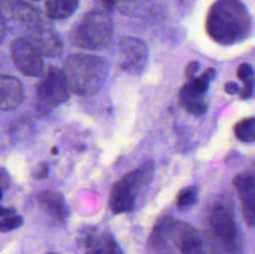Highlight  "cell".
I'll use <instances>...</instances> for the list:
<instances>
[{"label": "cell", "instance_id": "6da1fadb", "mask_svg": "<svg viewBox=\"0 0 255 254\" xmlns=\"http://www.w3.org/2000/svg\"><path fill=\"white\" fill-rule=\"evenodd\" d=\"M209 36L221 45L238 44L252 34V15L242 0H217L206 21Z\"/></svg>", "mask_w": 255, "mask_h": 254}, {"label": "cell", "instance_id": "7a4b0ae2", "mask_svg": "<svg viewBox=\"0 0 255 254\" xmlns=\"http://www.w3.org/2000/svg\"><path fill=\"white\" fill-rule=\"evenodd\" d=\"M206 243L216 254H243L241 229L228 204H216L207 218Z\"/></svg>", "mask_w": 255, "mask_h": 254}, {"label": "cell", "instance_id": "3957f363", "mask_svg": "<svg viewBox=\"0 0 255 254\" xmlns=\"http://www.w3.org/2000/svg\"><path fill=\"white\" fill-rule=\"evenodd\" d=\"M62 72L70 91L87 96L104 86L109 75V66L99 56L76 54L66 60Z\"/></svg>", "mask_w": 255, "mask_h": 254}, {"label": "cell", "instance_id": "277c9868", "mask_svg": "<svg viewBox=\"0 0 255 254\" xmlns=\"http://www.w3.org/2000/svg\"><path fill=\"white\" fill-rule=\"evenodd\" d=\"M114 25L109 15L101 10L87 12L71 32V42L85 50H101L110 44Z\"/></svg>", "mask_w": 255, "mask_h": 254}, {"label": "cell", "instance_id": "5b68a950", "mask_svg": "<svg viewBox=\"0 0 255 254\" xmlns=\"http://www.w3.org/2000/svg\"><path fill=\"white\" fill-rule=\"evenodd\" d=\"M153 172L154 163L149 161L116 182L110 194L111 211L117 214L133 211L136 206L137 194L149 183Z\"/></svg>", "mask_w": 255, "mask_h": 254}, {"label": "cell", "instance_id": "8992f818", "mask_svg": "<svg viewBox=\"0 0 255 254\" xmlns=\"http://www.w3.org/2000/svg\"><path fill=\"white\" fill-rule=\"evenodd\" d=\"M35 91L40 104L47 109H52L69 99L70 90L64 72L56 67H50L36 85Z\"/></svg>", "mask_w": 255, "mask_h": 254}, {"label": "cell", "instance_id": "52a82bcc", "mask_svg": "<svg viewBox=\"0 0 255 254\" xmlns=\"http://www.w3.org/2000/svg\"><path fill=\"white\" fill-rule=\"evenodd\" d=\"M116 56L122 70L138 75L147 65L148 47L142 40L136 37H124L117 44Z\"/></svg>", "mask_w": 255, "mask_h": 254}, {"label": "cell", "instance_id": "ba28073f", "mask_svg": "<svg viewBox=\"0 0 255 254\" xmlns=\"http://www.w3.org/2000/svg\"><path fill=\"white\" fill-rule=\"evenodd\" d=\"M11 59L17 70L27 76H39L44 70L42 56L26 37L14 40L11 44Z\"/></svg>", "mask_w": 255, "mask_h": 254}, {"label": "cell", "instance_id": "9c48e42d", "mask_svg": "<svg viewBox=\"0 0 255 254\" xmlns=\"http://www.w3.org/2000/svg\"><path fill=\"white\" fill-rule=\"evenodd\" d=\"M182 222L164 217L154 226L148 244L157 254H174L176 239Z\"/></svg>", "mask_w": 255, "mask_h": 254}, {"label": "cell", "instance_id": "30bf717a", "mask_svg": "<svg viewBox=\"0 0 255 254\" xmlns=\"http://www.w3.org/2000/svg\"><path fill=\"white\" fill-rule=\"evenodd\" d=\"M233 183L238 191L243 207V216L251 228L255 224V173L254 169H248L239 173L233 179Z\"/></svg>", "mask_w": 255, "mask_h": 254}, {"label": "cell", "instance_id": "8fae6325", "mask_svg": "<svg viewBox=\"0 0 255 254\" xmlns=\"http://www.w3.org/2000/svg\"><path fill=\"white\" fill-rule=\"evenodd\" d=\"M26 39L40 52L41 56H59L62 51L61 40L51 29L47 27H34Z\"/></svg>", "mask_w": 255, "mask_h": 254}, {"label": "cell", "instance_id": "7c38bea8", "mask_svg": "<svg viewBox=\"0 0 255 254\" xmlns=\"http://www.w3.org/2000/svg\"><path fill=\"white\" fill-rule=\"evenodd\" d=\"M176 248L181 254H216L203 238L184 222H182L177 234Z\"/></svg>", "mask_w": 255, "mask_h": 254}, {"label": "cell", "instance_id": "4fadbf2b", "mask_svg": "<svg viewBox=\"0 0 255 254\" xmlns=\"http://www.w3.org/2000/svg\"><path fill=\"white\" fill-rule=\"evenodd\" d=\"M24 89L21 82L12 76L0 74V110L11 111L24 101Z\"/></svg>", "mask_w": 255, "mask_h": 254}, {"label": "cell", "instance_id": "5bb4252c", "mask_svg": "<svg viewBox=\"0 0 255 254\" xmlns=\"http://www.w3.org/2000/svg\"><path fill=\"white\" fill-rule=\"evenodd\" d=\"M37 202L42 207V209L47 212L52 218L60 222H64L69 218V207H67L66 202L64 201L61 194L54 191H42L37 196Z\"/></svg>", "mask_w": 255, "mask_h": 254}, {"label": "cell", "instance_id": "9a60e30c", "mask_svg": "<svg viewBox=\"0 0 255 254\" xmlns=\"http://www.w3.org/2000/svg\"><path fill=\"white\" fill-rule=\"evenodd\" d=\"M86 254H124L110 233L92 234L86 238Z\"/></svg>", "mask_w": 255, "mask_h": 254}, {"label": "cell", "instance_id": "2e32d148", "mask_svg": "<svg viewBox=\"0 0 255 254\" xmlns=\"http://www.w3.org/2000/svg\"><path fill=\"white\" fill-rule=\"evenodd\" d=\"M179 102L188 114L194 116H203L207 112V102L204 101L203 94H199L192 89L188 84L182 87L179 92Z\"/></svg>", "mask_w": 255, "mask_h": 254}, {"label": "cell", "instance_id": "e0dca14e", "mask_svg": "<svg viewBox=\"0 0 255 254\" xmlns=\"http://www.w3.org/2000/svg\"><path fill=\"white\" fill-rule=\"evenodd\" d=\"M77 6L79 0H45V12L50 19H66L76 11Z\"/></svg>", "mask_w": 255, "mask_h": 254}, {"label": "cell", "instance_id": "ac0fdd59", "mask_svg": "<svg viewBox=\"0 0 255 254\" xmlns=\"http://www.w3.org/2000/svg\"><path fill=\"white\" fill-rule=\"evenodd\" d=\"M234 133L242 142H253L255 139V119L248 117L234 126Z\"/></svg>", "mask_w": 255, "mask_h": 254}, {"label": "cell", "instance_id": "d6986e66", "mask_svg": "<svg viewBox=\"0 0 255 254\" xmlns=\"http://www.w3.org/2000/svg\"><path fill=\"white\" fill-rule=\"evenodd\" d=\"M214 77H216V70H214L213 67H209V69H207L201 76L191 79L188 85L192 89L196 90L197 92L204 95L207 92V90H208L209 84H211L212 80H213Z\"/></svg>", "mask_w": 255, "mask_h": 254}, {"label": "cell", "instance_id": "ffe728a7", "mask_svg": "<svg viewBox=\"0 0 255 254\" xmlns=\"http://www.w3.org/2000/svg\"><path fill=\"white\" fill-rule=\"evenodd\" d=\"M198 201V188L197 187H188L179 192L177 198V207L179 211H187L192 208Z\"/></svg>", "mask_w": 255, "mask_h": 254}, {"label": "cell", "instance_id": "44dd1931", "mask_svg": "<svg viewBox=\"0 0 255 254\" xmlns=\"http://www.w3.org/2000/svg\"><path fill=\"white\" fill-rule=\"evenodd\" d=\"M22 223H24V219L21 216L12 214V216L2 217V218H0V232L5 233V232L14 231V229L21 227Z\"/></svg>", "mask_w": 255, "mask_h": 254}, {"label": "cell", "instance_id": "7402d4cb", "mask_svg": "<svg viewBox=\"0 0 255 254\" xmlns=\"http://www.w3.org/2000/svg\"><path fill=\"white\" fill-rule=\"evenodd\" d=\"M237 75H238L239 80H242L243 82L254 81V70L249 64H242L238 67Z\"/></svg>", "mask_w": 255, "mask_h": 254}, {"label": "cell", "instance_id": "603a6c76", "mask_svg": "<svg viewBox=\"0 0 255 254\" xmlns=\"http://www.w3.org/2000/svg\"><path fill=\"white\" fill-rule=\"evenodd\" d=\"M253 91H254V81H249V82H244V86L242 87V90H239V96L241 99L247 100L251 99L253 96Z\"/></svg>", "mask_w": 255, "mask_h": 254}, {"label": "cell", "instance_id": "cb8c5ba5", "mask_svg": "<svg viewBox=\"0 0 255 254\" xmlns=\"http://www.w3.org/2000/svg\"><path fill=\"white\" fill-rule=\"evenodd\" d=\"M199 69V62L198 61H191L186 67V75L189 79H193L196 76L197 71Z\"/></svg>", "mask_w": 255, "mask_h": 254}, {"label": "cell", "instance_id": "d4e9b609", "mask_svg": "<svg viewBox=\"0 0 255 254\" xmlns=\"http://www.w3.org/2000/svg\"><path fill=\"white\" fill-rule=\"evenodd\" d=\"M32 176H34V178H39V179L45 178V177L47 176V164L46 163L40 164V167L37 168V171L35 172Z\"/></svg>", "mask_w": 255, "mask_h": 254}, {"label": "cell", "instance_id": "484cf974", "mask_svg": "<svg viewBox=\"0 0 255 254\" xmlns=\"http://www.w3.org/2000/svg\"><path fill=\"white\" fill-rule=\"evenodd\" d=\"M224 90L228 95H236L239 92V86L236 82H228V84L224 85Z\"/></svg>", "mask_w": 255, "mask_h": 254}, {"label": "cell", "instance_id": "4316f807", "mask_svg": "<svg viewBox=\"0 0 255 254\" xmlns=\"http://www.w3.org/2000/svg\"><path fill=\"white\" fill-rule=\"evenodd\" d=\"M15 214V211L12 208H6V207H1L0 206V218L2 217H7V216H12Z\"/></svg>", "mask_w": 255, "mask_h": 254}, {"label": "cell", "instance_id": "83f0119b", "mask_svg": "<svg viewBox=\"0 0 255 254\" xmlns=\"http://www.w3.org/2000/svg\"><path fill=\"white\" fill-rule=\"evenodd\" d=\"M6 176V173H5L2 169H0V188H1V191L4 188H6L7 186V178H5Z\"/></svg>", "mask_w": 255, "mask_h": 254}, {"label": "cell", "instance_id": "f1b7e54d", "mask_svg": "<svg viewBox=\"0 0 255 254\" xmlns=\"http://www.w3.org/2000/svg\"><path fill=\"white\" fill-rule=\"evenodd\" d=\"M5 31H6V26H5V21H4V19H2V17H1V15H0V41H1V40L4 39Z\"/></svg>", "mask_w": 255, "mask_h": 254}, {"label": "cell", "instance_id": "f546056e", "mask_svg": "<svg viewBox=\"0 0 255 254\" xmlns=\"http://www.w3.org/2000/svg\"><path fill=\"white\" fill-rule=\"evenodd\" d=\"M57 152H59V149H57V147H52V148H51V153H52V154H56Z\"/></svg>", "mask_w": 255, "mask_h": 254}, {"label": "cell", "instance_id": "4dcf8cb0", "mask_svg": "<svg viewBox=\"0 0 255 254\" xmlns=\"http://www.w3.org/2000/svg\"><path fill=\"white\" fill-rule=\"evenodd\" d=\"M1 196H2V191H1V188H0V199H1Z\"/></svg>", "mask_w": 255, "mask_h": 254}, {"label": "cell", "instance_id": "1f68e13d", "mask_svg": "<svg viewBox=\"0 0 255 254\" xmlns=\"http://www.w3.org/2000/svg\"><path fill=\"white\" fill-rule=\"evenodd\" d=\"M47 254H56V253H52V252H50V253H47Z\"/></svg>", "mask_w": 255, "mask_h": 254}, {"label": "cell", "instance_id": "d6a6232c", "mask_svg": "<svg viewBox=\"0 0 255 254\" xmlns=\"http://www.w3.org/2000/svg\"><path fill=\"white\" fill-rule=\"evenodd\" d=\"M35 1H37V0H35Z\"/></svg>", "mask_w": 255, "mask_h": 254}]
</instances>
